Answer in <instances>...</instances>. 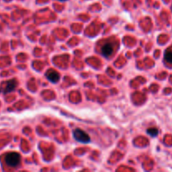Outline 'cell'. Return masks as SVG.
<instances>
[{"instance_id": "1", "label": "cell", "mask_w": 172, "mask_h": 172, "mask_svg": "<svg viewBox=\"0 0 172 172\" xmlns=\"http://www.w3.org/2000/svg\"><path fill=\"white\" fill-rule=\"evenodd\" d=\"M5 163L10 167H17L20 164V155L16 152H11L5 155Z\"/></svg>"}, {"instance_id": "2", "label": "cell", "mask_w": 172, "mask_h": 172, "mask_svg": "<svg viewBox=\"0 0 172 172\" xmlns=\"http://www.w3.org/2000/svg\"><path fill=\"white\" fill-rule=\"evenodd\" d=\"M73 137L79 143H88L91 142L90 136L81 129H76L73 131Z\"/></svg>"}, {"instance_id": "3", "label": "cell", "mask_w": 172, "mask_h": 172, "mask_svg": "<svg viewBox=\"0 0 172 172\" xmlns=\"http://www.w3.org/2000/svg\"><path fill=\"white\" fill-rule=\"evenodd\" d=\"M114 44H113V42L107 41L101 46L100 53L104 57H110L112 55H114Z\"/></svg>"}, {"instance_id": "4", "label": "cell", "mask_w": 172, "mask_h": 172, "mask_svg": "<svg viewBox=\"0 0 172 172\" xmlns=\"http://www.w3.org/2000/svg\"><path fill=\"white\" fill-rule=\"evenodd\" d=\"M45 76L52 83H57L60 81V74L55 70H48L45 73Z\"/></svg>"}, {"instance_id": "5", "label": "cell", "mask_w": 172, "mask_h": 172, "mask_svg": "<svg viewBox=\"0 0 172 172\" xmlns=\"http://www.w3.org/2000/svg\"><path fill=\"white\" fill-rule=\"evenodd\" d=\"M16 86H17V81L15 79L9 80V81L5 82V86H4V88H3V92L4 93L11 92L16 88Z\"/></svg>"}, {"instance_id": "6", "label": "cell", "mask_w": 172, "mask_h": 172, "mask_svg": "<svg viewBox=\"0 0 172 172\" xmlns=\"http://www.w3.org/2000/svg\"><path fill=\"white\" fill-rule=\"evenodd\" d=\"M165 60L167 63L172 64V51L171 50H167L165 53Z\"/></svg>"}, {"instance_id": "7", "label": "cell", "mask_w": 172, "mask_h": 172, "mask_svg": "<svg viewBox=\"0 0 172 172\" xmlns=\"http://www.w3.org/2000/svg\"><path fill=\"white\" fill-rule=\"evenodd\" d=\"M147 133L148 134H149L151 137H156L158 135V129L155 128H150V129H147Z\"/></svg>"}, {"instance_id": "8", "label": "cell", "mask_w": 172, "mask_h": 172, "mask_svg": "<svg viewBox=\"0 0 172 172\" xmlns=\"http://www.w3.org/2000/svg\"><path fill=\"white\" fill-rule=\"evenodd\" d=\"M60 1H66V0H60Z\"/></svg>"}, {"instance_id": "9", "label": "cell", "mask_w": 172, "mask_h": 172, "mask_svg": "<svg viewBox=\"0 0 172 172\" xmlns=\"http://www.w3.org/2000/svg\"><path fill=\"white\" fill-rule=\"evenodd\" d=\"M0 92H1V88H0Z\"/></svg>"}]
</instances>
